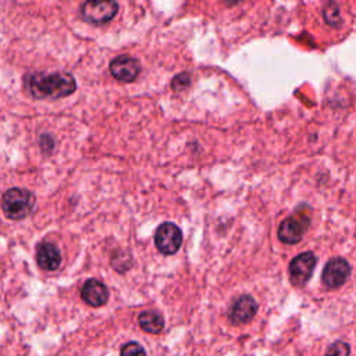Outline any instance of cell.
<instances>
[{"instance_id": "cell-5", "label": "cell", "mask_w": 356, "mask_h": 356, "mask_svg": "<svg viewBox=\"0 0 356 356\" xmlns=\"http://www.w3.org/2000/svg\"><path fill=\"white\" fill-rule=\"evenodd\" d=\"M349 274L350 266L348 264V261L342 257H334L325 264L321 274V280L327 288L334 289L341 286L346 281Z\"/></svg>"}, {"instance_id": "cell-13", "label": "cell", "mask_w": 356, "mask_h": 356, "mask_svg": "<svg viewBox=\"0 0 356 356\" xmlns=\"http://www.w3.org/2000/svg\"><path fill=\"white\" fill-rule=\"evenodd\" d=\"M324 19L327 24L332 25V26H337L339 22H341V15H339V8L337 7L335 3H328L325 7H324Z\"/></svg>"}, {"instance_id": "cell-10", "label": "cell", "mask_w": 356, "mask_h": 356, "mask_svg": "<svg viewBox=\"0 0 356 356\" xmlns=\"http://www.w3.org/2000/svg\"><path fill=\"white\" fill-rule=\"evenodd\" d=\"M81 296L88 305L99 307L108 300V289L102 281L92 278L83 284L81 289Z\"/></svg>"}, {"instance_id": "cell-2", "label": "cell", "mask_w": 356, "mask_h": 356, "mask_svg": "<svg viewBox=\"0 0 356 356\" xmlns=\"http://www.w3.org/2000/svg\"><path fill=\"white\" fill-rule=\"evenodd\" d=\"M35 195L25 188H11L1 196V210L11 220H22L32 213Z\"/></svg>"}, {"instance_id": "cell-9", "label": "cell", "mask_w": 356, "mask_h": 356, "mask_svg": "<svg viewBox=\"0 0 356 356\" xmlns=\"http://www.w3.org/2000/svg\"><path fill=\"white\" fill-rule=\"evenodd\" d=\"M257 305L254 299L249 295H243L238 298L229 310V320L232 324H243L252 320V317L256 314Z\"/></svg>"}, {"instance_id": "cell-14", "label": "cell", "mask_w": 356, "mask_h": 356, "mask_svg": "<svg viewBox=\"0 0 356 356\" xmlns=\"http://www.w3.org/2000/svg\"><path fill=\"white\" fill-rule=\"evenodd\" d=\"M349 345L342 342V341H337L334 342L328 349L325 356H349Z\"/></svg>"}, {"instance_id": "cell-16", "label": "cell", "mask_w": 356, "mask_h": 356, "mask_svg": "<svg viewBox=\"0 0 356 356\" xmlns=\"http://www.w3.org/2000/svg\"><path fill=\"white\" fill-rule=\"evenodd\" d=\"M39 145H40L42 152L46 153V154H49V153H51L53 149H54V138H53L51 135H49V134H43V135L40 136V139H39Z\"/></svg>"}, {"instance_id": "cell-8", "label": "cell", "mask_w": 356, "mask_h": 356, "mask_svg": "<svg viewBox=\"0 0 356 356\" xmlns=\"http://www.w3.org/2000/svg\"><path fill=\"white\" fill-rule=\"evenodd\" d=\"M307 228V221L300 217L299 214H293V216H289L286 217L280 228H278V236L280 239L284 242V243H296L302 239L305 231Z\"/></svg>"}, {"instance_id": "cell-17", "label": "cell", "mask_w": 356, "mask_h": 356, "mask_svg": "<svg viewBox=\"0 0 356 356\" xmlns=\"http://www.w3.org/2000/svg\"><path fill=\"white\" fill-rule=\"evenodd\" d=\"M189 85V75L185 72V74H178L174 79H172V82H171V86H172V89H175V90H182V89H185L186 86Z\"/></svg>"}, {"instance_id": "cell-11", "label": "cell", "mask_w": 356, "mask_h": 356, "mask_svg": "<svg viewBox=\"0 0 356 356\" xmlns=\"http://www.w3.org/2000/svg\"><path fill=\"white\" fill-rule=\"evenodd\" d=\"M36 261L40 268L53 271L58 268L61 263V253L54 243L43 242L36 249Z\"/></svg>"}, {"instance_id": "cell-4", "label": "cell", "mask_w": 356, "mask_h": 356, "mask_svg": "<svg viewBox=\"0 0 356 356\" xmlns=\"http://www.w3.org/2000/svg\"><path fill=\"white\" fill-rule=\"evenodd\" d=\"M154 243L163 254H172L182 243V232L175 224L164 222L156 229Z\"/></svg>"}, {"instance_id": "cell-1", "label": "cell", "mask_w": 356, "mask_h": 356, "mask_svg": "<svg viewBox=\"0 0 356 356\" xmlns=\"http://www.w3.org/2000/svg\"><path fill=\"white\" fill-rule=\"evenodd\" d=\"M26 88L36 99H60L74 93L76 82L68 72H35L26 76Z\"/></svg>"}, {"instance_id": "cell-6", "label": "cell", "mask_w": 356, "mask_h": 356, "mask_svg": "<svg viewBox=\"0 0 356 356\" xmlns=\"http://www.w3.org/2000/svg\"><path fill=\"white\" fill-rule=\"evenodd\" d=\"M317 259L312 252L300 253L295 259H292L289 264V274L291 280L295 285H303L312 277Z\"/></svg>"}, {"instance_id": "cell-15", "label": "cell", "mask_w": 356, "mask_h": 356, "mask_svg": "<svg viewBox=\"0 0 356 356\" xmlns=\"http://www.w3.org/2000/svg\"><path fill=\"white\" fill-rule=\"evenodd\" d=\"M121 356H146V352L138 342H127L121 348Z\"/></svg>"}, {"instance_id": "cell-12", "label": "cell", "mask_w": 356, "mask_h": 356, "mask_svg": "<svg viewBox=\"0 0 356 356\" xmlns=\"http://www.w3.org/2000/svg\"><path fill=\"white\" fill-rule=\"evenodd\" d=\"M138 323L142 330L150 334H159L164 328V320L160 313L154 310H146L142 312L138 317Z\"/></svg>"}, {"instance_id": "cell-3", "label": "cell", "mask_w": 356, "mask_h": 356, "mask_svg": "<svg viewBox=\"0 0 356 356\" xmlns=\"http://www.w3.org/2000/svg\"><path fill=\"white\" fill-rule=\"evenodd\" d=\"M117 11H118V4L113 0H102V1L90 0L83 3L81 7V14L83 19L95 25L108 22L115 17Z\"/></svg>"}, {"instance_id": "cell-7", "label": "cell", "mask_w": 356, "mask_h": 356, "mask_svg": "<svg viewBox=\"0 0 356 356\" xmlns=\"http://www.w3.org/2000/svg\"><path fill=\"white\" fill-rule=\"evenodd\" d=\"M140 71L139 61L131 56H118L110 63L111 75L121 82L134 81Z\"/></svg>"}]
</instances>
